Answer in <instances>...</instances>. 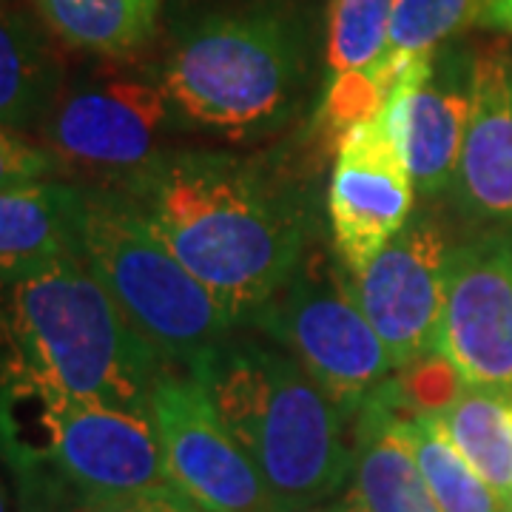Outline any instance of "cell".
Listing matches in <instances>:
<instances>
[{
	"label": "cell",
	"mask_w": 512,
	"mask_h": 512,
	"mask_svg": "<svg viewBox=\"0 0 512 512\" xmlns=\"http://www.w3.org/2000/svg\"><path fill=\"white\" fill-rule=\"evenodd\" d=\"M402 151L421 197H441L456 183L473 111V57L441 46L407 63L393 89Z\"/></svg>",
	"instance_id": "4fadbf2b"
},
{
	"label": "cell",
	"mask_w": 512,
	"mask_h": 512,
	"mask_svg": "<svg viewBox=\"0 0 512 512\" xmlns=\"http://www.w3.org/2000/svg\"><path fill=\"white\" fill-rule=\"evenodd\" d=\"M339 504H342V512H367L365 507L353 498V495H348V498H345V501H339Z\"/></svg>",
	"instance_id": "484cf974"
},
{
	"label": "cell",
	"mask_w": 512,
	"mask_h": 512,
	"mask_svg": "<svg viewBox=\"0 0 512 512\" xmlns=\"http://www.w3.org/2000/svg\"><path fill=\"white\" fill-rule=\"evenodd\" d=\"M461 205L478 220L512 228V49L473 57V111L456 171Z\"/></svg>",
	"instance_id": "5bb4252c"
},
{
	"label": "cell",
	"mask_w": 512,
	"mask_h": 512,
	"mask_svg": "<svg viewBox=\"0 0 512 512\" xmlns=\"http://www.w3.org/2000/svg\"><path fill=\"white\" fill-rule=\"evenodd\" d=\"M416 185L404 163L393 94L365 123L339 140L328 211L333 251L348 274H362L413 217Z\"/></svg>",
	"instance_id": "30bf717a"
},
{
	"label": "cell",
	"mask_w": 512,
	"mask_h": 512,
	"mask_svg": "<svg viewBox=\"0 0 512 512\" xmlns=\"http://www.w3.org/2000/svg\"><path fill=\"white\" fill-rule=\"evenodd\" d=\"M174 103L163 80L131 72H94L60 86L37 134L57 171L100 191H123L163 157Z\"/></svg>",
	"instance_id": "ba28073f"
},
{
	"label": "cell",
	"mask_w": 512,
	"mask_h": 512,
	"mask_svg": "<svg viewBox=\"0 0 512 512\" xmlns=\"http://www.w3.org/2000/svg\"><path fill=\"white\" fill-rule=\"evenodd\" d=\"M6 316L26 379L72 399L146 413L163 359L83 256L9 271Z\"/></svg>",
	"instance_id": "277c9868"
},
{
	"label": "cell",
	"mask_w": 512,
	"mask_h": 512,
	"mask_svg": "<svg viewBox=\"0 0 512 512\" xmlns=\"http://www.w3.org/2000/svg\"><path fill=\"white\" fill-rule=\"evenodd\" d=\"M0 464L18 481L23 512L177 490L146 413L72 399L37 379L0 390Z\"/></svg>",
	"instance_id": "3957f363"
},
{
	"label": "cell",
	"mask_w": 512,
	"mask_h": 512,
	"mask_svg": "<svg viewBox=\"0 0 512 512\" xmlns=\"http://www.w3.org/2000/svg\"><path fill=\"white\" fill-rule=\"evenodd\" d=\"M487 0H393L384 55L396 60L430 57L458 32L476 26Z\"/></svg>",
	"instance_id": "44dd1931"
},
{
	"label": "cell",
	"mask_w": 512,
	"mask_h": 512,
	"mask_svg": "<svg viewBox=\"0 0 512 512\" xmlns=\"http://www.w3.org/2000/svg\"><path fill=\"white\" fill-rule=\"evenodd\" d=\"M265 484L271 512H299L353 476L345 410L293 356L225 339L188 367Z\"/></svg>",
	"instance_id": "7a4b0ae2"
},
{
	"label": "cell",
	"mask_w": 512,
	"mask_h": 512,
	"mask_svg": "<svg viewBox=\"0 0 512 512\" xmlns=\"http://www.w3.org/2000/svg\"><path fill=\"white\" fill-rule=\"evenodd\" d=\"M359 410L350 495L367 512H441L407 433V419L419 410L402 384H379Z\"/></svg>",
	"instance_id": "9a60e30c"
},
{
	"label": "cell",
	"mask_w": 512,
	"mask_h": 512,
	"mask_svg": "<svg viewBox=\"0 0 512 512\" xmlns=\"http://www.w3.org/2000/svg\"><path fill=\"white\" fill-rule=\"evenodd\" d=\"M77 512H205L197 507L188 495L180 490H160V493L126 495V498H111L97 501Z\"/></svg>",
	"instance_id": "cb8c5ba5"
},
{
	"label": "cell",
	"mask_w": 512,
	"mask_h": 512,
	"mask_svg": "<svg viewBox=\"0 0 512 512\" xmlns=\"http://www.w3.org/2000/svg\"><path fill=\"white\" fill-rule=\"evenodd\" d=\"M439 359L464 387L512 393V234L450 251Z\"/></svg>",
	"instance_id": "7c38bea8"
},
{
	"label": "cell",
	"mask_w": 512,
	"mask_h": 512,
	"mask_svg": "<svg viewBox=\"0 0 512 512\" xmlns=\"http://www.w3.org/2000/svg\"><path fill=\"white\" fill-rule=\"evenodd\" d=\"M57 163L46 148L29 143L20 131L0 126V188L52 180Z\"/></svg>",
	"instance_id": "603a6c76"
},
{
	"label": "cell",
	"mask_w": 512,
	"mask_h": 512,
	"mask_svg": "<svg viewBox=\"0 0 512 512\" xmlns=\"http://www.w3.org/2000/svg\"><path fill=\"white\" fill-rule=\"evenodd\" d=\"M60 86V66L46 37L15 0H0V126H40Z\"/></svg>",
	"instance_id": "e0dca14e"
},
{
	"label": "cell",
	"mask_w": 512,
	"mask_h": 512,
	"mask_svg": "<svg viewBox=\"0 0 512 512\" xmlns=\"http://www.w3.org/2000/svg\"><path fill=\"white\" fill-rule=\"evenodd\" d=\"M148 421L171 484L205 512H271L265 484L194 376L163 370L148 393Z\"/></svg>",
	"instance_id": "9c48e42d"
},
{
	"label": "cell",
	"mask_w": 512,
	"mask_h": 512,
	"mask_svg": "<svg viewBox=\"0 0 512 512\" xmlns=\"http://www.w3.org/2000/svg\"><path fill=\"white\" fill-rule=\"evenodd\" d=\"M237 322L285 288L311 242L302 197L271 171L220 151H174L117 191Z\"/></svg>",
	"instance_id": "6da1fadb"
},
{
	"label": "cell",
	"mask_w": 512,
	"mask_h": 512,
	"mask_svg": "<svg viewBox=\"0 0 512 512\" xmlns=\"http://www.w3.org/2000/svg\"><path fill=\"white\" fill-rule=\"evenodd\" d=\"M308 69L311 37L299 15L279 3H254L191 20L160 80L185 120L248 140L291 117Z\"/></svg>",
	"instance_id": "5b68a950"
},
{
	"label": "cell",
	"mask_w": 512,
	"mask_h": 512,
	"mask_svg": "<svg viewBox=\"0 0 512 512\" xmlns=\"http://www.w3.org/2000/svg\"><path fill=\"white\" fill-rule=\"evenodd\" d=\"M35 9L63 46L126 57L154 37L163 0H35Z\"/></svg>",
	"instance_id": "d6986e66"
},
{
	"label": "cell",
	"mask_w": 512,
	"mask_h": 512,
	"mask_svg": "<svg viewBox=\"0 0 512 512\" xmlns=\"http://www.w3.org/2000/svg\"><path fill=\"white\" fill-rule=\"evenodd\" d=\"M0 512H12V510H9V495H6V487H3V481H0Z\"/></svg>",
	"instance_id": "83f0119b"
},
{
	"label": "cell",
	"mask_w": 512,
	"mask_h": 512,
	"mask_svg": "<svg viewBox=\"0 0 512 512\" xmlns=\"http://www.w3.org/2000/svg\"><path fill=\"white\" fill-rule=\"evenodd\" d=\"M447 276L450 248L430 217H410L362 274H350L353 293L396 370L439 356Z\"/></svg>",
	"instance_id": "8fae6325"
},
{
	"label": "cell",
	"mask_w": 512,
	"mask_h": 512,
	"mask_svg": "<svg viewBox=\"0 0 512 512\" xmlns=\"http://www.w3.org/2000/svg\"><path fill=\"white\" fill-rule=\"evenodd\" d=\"M393 0H330L328 72L345 74L376 63L387 49Z\"/></svg>",
	"instance_id": "7402d4cb"
},
{
	"label": "cell",
	"mask_w": 512,
	"mask_h": 512,
	"mask_svg": "<svg viewBox=\"0 0 512 512\" xmlns=\"http://www.w3.org/2000/svg\"><path fill=\"white\" fill-rule=\"evenodd\" d=\"M478 23L490 29H501V32H512V0H487Z\"/></svg>",
	"instance_id": "d4e9b609"
},
{
	"label": "cell",
	"mask_w": 512,
	"mask_h": 512,
	"mask_svg": "<svg viewBox=\"0 0 512 512\" xmlns=\"http://www.w3.org/2000/svg\"><path fill=\"white\" fill-rule=\"evenodd\" d=\"M407 433L441 512H512L453 447L430 410L413 413Z\"/></svg>",
	"instance_id": "ffe728a7"
},
{
	"label": "cell",
	"mask_w": 512,
	"mask_h": 512,
	"mask_svg": "<svg viewBox=\"0 0 512 512\" xmlns=\"http://www.w3.org/2000/svg\"><path fill=\"white\" fill-rule=\"evenodd\" d=\"M83 259L163 362L191 367L239 325L117 191L83 188Z\"/></svg>",
	"instance_id": "8992f818"
},
{
	"label": "cell",
	"mask_w": 512,
	"mask_h": 512,
	"mask_svg": "<svg viewBox=\"0 0 512 512\" xmlns=\"http://www.w3.org/2000/svg\"><path fill=\"white\" fill-rule=\"evenodd\" d=\"M86 191L40 183L0 188V271H20L46 259L83 256Z\"/></svg>",
	"instance_id": "2e32d148"
},
{
	"label": "cell",
	"mask_w": 512,
	"mask_h": 512,
	"mask_svg": "<svg viewBox=\"0 0 512 512\" xmlns=\"http://www.w3.org/2000/svg\"><path fill=\"white\" fill-rule=\"evenodd\" d=\"M299 512H342V504H316V507H308V510Z\"/></svg>",
	"instance_id": "4316f807"
},
{
	"label": "cell",
	"mask_w": 512,
	"mask_h": 512,
	"mask_svg": "<svg viewBox=\"0 0 512 512\" xmlns=\"http://www.w3.org/2000/svg\"><path fill=\"white\" fill-rule=\"evenodd\" d=\"M447 439L512 510V393L464 387L430 410Z\"/></svg>",
	"instance_id": "ac0fdd59"
},
{
	"label": "cell",
	"mask_w": 512,
	"mask_h": 512,
	"mask_svg": "<svg viewBox=\"0 0 512 512\" xmlns=\"http://www.w3.org/2000/svg\"><path fill=\"white\" fill-rule=\"evenodd\" d=\"M251 322L291 350L345 416L359 410L396 370L339 256L330 259L319 251L302 256L285 288Z\"/></svg>",
	"instance_id": "52a82bcc"
}]
</instances>
